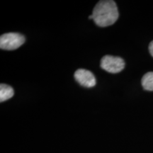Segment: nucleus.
Here are the masks:
<instances>
[{"label":"nucleus","instance_id":"1","mask_svg":"<svg viewBox=\"0 0 153 153\" xmlns=\"http://www.w3.org/2000/svg\"><path fill=\"white\" fill-rule=\"evenodd\" d=\"M93 20L100 27L111 26L118 20L119 14L117 6L113 0L99 1L93 9Z\"/></svg>","mask_w":153,"mask_h":153},{"label":"nucleus","instance_id":"2","mask_svg":"<svg viewBox=\"0 0 153 153\" xmlns=\"http://www.w3.org/2000/svg\"><path fill=\"white\" fill-rule=\"evenodd\" d=\"M25 42V37L19 33H7L0 37V48L14 51L19 48Z\"/></svg>","mask_w":153,"mask_h":153},{"label":"nucleus","instance_id":"3","mask_svg":"<svg viewBox=\"0 0 153 153\" xmlns=\"http://www.w3.org/2000/svg\"><path fill=\"white\" fill-rule=\"evenodd\" d=\"M101 68L110 73H118L125 68V62L121 57L107 55L101 58Z\"/></svg>","mask_w":153,"mask_h":153},{"label":"nucleus","instance_id":"4","mask_svg":"<svg viewBox=\"0 0 153 153\" xmlns=\"http://www.w3.org/2000/svg\"><path fill=\"white\" fill-rule=\"evenodd\" d=\"M76 81L82 87L87 88L94 87L96 85V78L92 72L89 70L79 69L74 73Z\"/></svg>","mask_w":153,"mask_h":153},{"label":"nucleus","instance_id":"5","mask_svg":"<svg viewBox=\"0 0 153 153\" xmlns=\"http://www.w3.org/2000/svg\"><path fill=\"white\" fill-rule=\"evenodd\" d=\"M14 94V91L13 88L10 86L1 84L0 85V101L3 102L13 97Z\"/></svg>","mask_w":153,"mask_h":153},{"label":"nucleus","instance_id":"6","mask_svg":"<svg viewBox=\"0 0 153 153\" xmlns=\"http://www.w3.org/2000/svg\"><path fill=\"white\" fill-rule=\"evenodd\" d=\"M141 83L145 90L153 91V72L145 74L143 76Z\"/></svg>","mask_w":153,"mask_h":153},{"label":"nucleus","instance_id":"7","mask_svg":"<svg viewBox=\"0 0 153 153\" xmlns=\"http://www.w3.org/2000/svg\"><path fill=\"white\" fill-rule=\"evenodd\" d=\"M149 51H150V55L153 57V41L149 45Z\"/></svg>","mask_w":153,"mask_h":153},{"label":"nucleus","instance_id":"8","mask_svg":"<svg viewBox=\"0 0 153 153\" xmlns=\"http://www.w3.org/2000/svg\"><path fill=\"white\" fill-rule=\"evenodd\" d=\"M89 19H93V16H92V14H91V16H89Z\"/></svg>","mask_w":153,"mask_h":153}]
</instances>
